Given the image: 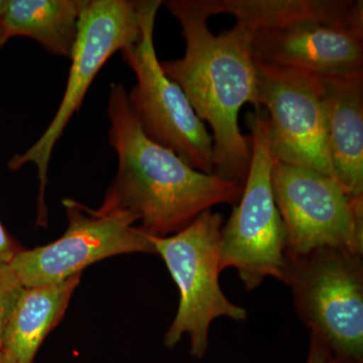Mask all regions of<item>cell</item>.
<instances>
[{
  "label": "cell",
  "instance_id": "15",
  "mask_svg": "<svg viewBox=\"0 0 363 363\" xmlns=\"http://www.w3.org/2000/svg\"><path fill=\"white\" fill-rule=\"evenodd\" d=\"M86 0H9L0 18L7 40L28 38L70 59Z\"/></svg>",
  "mask_w": 363,
  "mask_h": 363
},
{
  "label": "cell",
  "instance_id": "12",
  "mask_svg": "<svg viewBox=\"0 0 363 363\" xmlns=\"http://www.w3.org/2000/svg\"><path fill=\"white\" fill-rule=\"evenodd\" d=\"M320 80L334 175L348 195L363 197V73Z\"/></svg>",
  "mask_w": 363,
  "mask_h": 363
},
{
  "label": "cell",
  "instance_id": "5",
  "mask_svg": "<svg viewBox=\"0 0 363 363\" xmlns=\"http://www.w3.org/2000/svg\"><path fill=\"white\" fill-rule=\"evenodd\" d=\"M140 38L138 1L86 0L61 104L37 142L25 152L14 155L7 164L11 171H18L30 164H35L38 169V225L45 227L48 223L45 189L55 147L81 108L102 67L116 52L135 44Z\"/></svg>",
  "mask_w": 363,
  "mask_h": 363
},
{
  "label": "cell",
  "instance_id": "20",
  "mask_svg": "<svg viewBox=\"0 0 363 363\" xmlns=\"http://www.w3.org/2000/svg\"><path fill=\"white\" fill-rule=\"evenodd\" d=\"M7 40H7L6 33H4V28H2L1 23H0V51H1L4 45L6 44Z\"/></svg>",
  "mask_w": 363,
  "mask_h": 363
},
{
  "label": "cell",
  "instance_id": "6",
  "mask_svg": "<svg viewBox=\"0 0 363 363\" xmlns=\"http://www.w3.org/2000/svg\"><path fill=\"white\" fill-rule=\"evenodd\" d=\"M162 6L161 0L138 1L140 40L121 52L136 78L128 92V104L147 138L175 152L191 168L210 175L214 174L212 136L157 59L154 33Z\"/></svg>",
  "mask_w": 363,
  "mask_h": 363
},
{
  "label": "cell",
  "instance_id": "17",
  "mask_svg": "<svg viewBox=\"0 0 363 363\" xmlns=\"http://www.w3.org/2000/svg\"><path fill=\"white\" fill-rule=\"evenodd\" d=\"M21 250L23 248L18 247V243L7 233L0 222V266L9 264L14 255Z\"/></svg>",
  "mask_w": 363,
  "mask_h": 363
},
{
  "label": "cell",
  "instance_id": "18",
  "mask_svg": "<svg viewBox=\"0 0 363 363\" xmlns=\"http://www.w3.org/2000/svg\"><path fill=\"white\" fill-rule=\"evenodd\" d=\"M327 355H328L327 348L319 340L311 336L307 363H326Z\"/></svg>",
  "mask_w": 363,
  "mask_h": 363
},
{
  "label": "cell",
  "instance_id": "22",
  "mask_svg": "<svg viewBox=\"0 0 363 363\" xmlns=\"http://www.w3.org/2000/svg\"><path fill=\"white\" fill-rule=\"evenodd\" d=\"M0 363H11L9 362V358L4 354V352H0Z\"/></svg>",
  "mask_w": 363,
  "mask_h": 363
},
{
  "label": "cell",
  "instance_id": "19",
  "mask_svg": "<svg viewBox=\"0 0 363 363\" xmlns=\"http://www.w3.org/2000/svg\"><path fill=\"white\" fill-rule=\"evenodd\" d=\"M326 363H362V362H357V360L344 359V358H338L332 357L328 351V355H327Z\"/></svg>",
  "mask_w": 363,
  "mask_h": 363
},
{
  "label": "cell",
  "instance_id": "10",
  "mask_svg": "<svg viewBox=\"0 0 363 363\" xmlns=\"http://www.w3.org/2000/svg\"><path fill=\"white\" fill-rule=\"evenodd\" d=\"M255 66L259 108L267 109L274 159L335 179L320 78L257 61Z\"/></svg>",
  "mask_w": 363,
  "mask_h": 363
},
{
  "label": "cell",
  "instance_id": "16",
  "mask_svg": "<svg viewBox=\"0 0 363 363\" xmlns=\"http://www.w3.org/2000/svg\"><path fill=\"white\" fill-rule=\"evenodd\" d=\"M23 291V286L9 264L0 266V352L7 325Z\"/></svg>",
  "mask_w": 363,
  "mask_h": 363
},
{
  "label": "cell",
  "instance_id": "11",
  "mask_svg": "<svg viewBox=\"0 0 363 363\" xmlns=\"http://www.w3.org/2000/svg\"><path fill=\"white\" fill-rule=\"evenodd\" d=\"M252 52L262 65L319 78L363 73V30L341 23H307L253 33Z\"/></svg>",
  "mask_w": 363,
  "mask_h": 363
},
{
  "label": "cell",
  "instance_id": "3",
  "mask_svg": "<svg viewBox=\"0 0 363 363\" xmlns=\"http://www.w3.org/2000/svg\"><path fill=\"white\" fill-rule=\"evenodd\" d=\"M247 123L252 159L238 205L222 227L220 269H235L245 288L252 291L269 277L285 283L288 259L285 225L272 188L274 157L266 111L250 112Z\"/></svg>",
  "mask_w": 363,
  "mask_h": 363
},
{
  "label": "cell",
  "instance_id": "8",
  "mask_svg": "<svg viewBox=\"0 0 363 363\" xmlns=\"http://www.w3.org/2000/svg\"><path fill=\"white\" fill-rule=\"evenodd\" d=\"M272 188L286 229V259L320 248L363 253V197L332 177L274 160Z\"/></svg>",
  "mask_w": 363,
  "mask_h": 363
},
{
  "label": "cell",
  "instance_id": "21",
  "mask_svg": "<svg viewBox=\"0 0 363 363\" xmlns=\"http://www.w3.org/2000/svg\"><path fill=\"white\" fill-rule=\"evenodd\" d=\"M7 4H9V0H0V18L6 13Z\"/></svg>",
  "mask_w": 363,
  "mask_h": 363
},
{
  "label": "cell",
  "instance_id": "13",
  "mask_svg": "<svg viewBox=\"0 0 363 363\" xmlns=\"http://www.w3.org/2000/svg\"><path fill=\"white\" fill-rule=\"evenodd\" d=\"M210 14H230L252 33L307 23L363 30L362 0H207Z\"/></svg>",
  "mask_w": 363,
  "mask_h": 363
},
{
  "label": "cell",
  "instance_id": "1",
  "mask_svg": "<svg viewBox=\"0 0 363 363\" xmlns=\"http://www.w3.org/2000/svg\"><path fill=\"white\" fill-rule=\"evenodd\" d=\"M162 4L179 21L186 42L183 58L161 62L180 86L197 116L211 128L215 175L245 185L252 159L250 138L241 133L243 105L259 108L252 35L235 23L214 35L207 0H168Z\"/></svg>",
  "mask_w": 363,
  "mask_h": 363
},
{
  "label": "cell",
  "instance_id": "9",
  "mask_svg": "<svg viewBox=\"0 0 363 363\" xmlns=\"http://www.w3.org/2000/svg\"><path fill=\"white\" fill-rule=\"evenodd\" d=\"M68 226L58 240L33 250H21L9 266L23 288L66 281L99 260L128 255L155 253L147 234L135 217L121 210L92 209L66 198Z\"/></svg>",
  "mask_w": 363,
  "mask_h": 363
},
{
  "label": "cell",
  "instance_id": "7",
  "mask_svg": "<svg viewBox=\"0 0 363 363\" xmlns=\"http://www.w3.org/2000/svg\"><path fill=\"white\" fill-rule=\"evenodd\" d=\"M298 317L334 357L362 362V255L320 248L288 259Z\"/></svg>",
  "mask_w": 363,
  "mask_h": 363
},
{
  "label": "cell",
  "instance_id": "14",
  "mask_svg": "<svg viewBox=\"0 0 363 363\" xmlns=\"http://www.w3.org/2000/svg\"><path fill=\"white\" fill-rule=\"evenodd\" d=\"M81 281L23 288L4 335L2 352L11 363H33L45 338L61 321Z\"/></svg>",
  "mask_w": 363,
  "mask_h": 363
},
{
  "label": "cell",
  "instance_id": "4",
  "mask_svg": "<svg viewBox=\"0 0 363 363\" xmlns=\"http://www.w3.org/2000/svg\"><path fill=\"white\" fill-rule=\"evenodd\" d=\"M223 224L220 213L207 210L173 235H149L180 292L178 311L164 335V345L174 348L188 335L191 354L197 358L206 353L214 320L226 317L245 321L247 318V310L228 300L219 284Z\"/></svg>",
  "mask_w": 363,
  "mask_h": 363
},
{
  "label": "cell",
  "instance_id": "2",
  "mask_svg": "<svg viewBox=\"0 0 363 363\" xmlns=\"http://www.w3.org/2000/svg\"><path fill=\"white\" fill-rule=\"evenodd\" d=\"M107 116L117 171L101 207L128 212L147 235L167 238L212 207L235 205L240 199V184L191 168L175 152L147 138L123 84L112 83Z\"/></svg>",
  "mask_w": 363,
  "mask_h": 363
}]
</instances>
